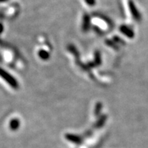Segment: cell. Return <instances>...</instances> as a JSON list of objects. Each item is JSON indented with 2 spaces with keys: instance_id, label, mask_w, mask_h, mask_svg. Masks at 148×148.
Returning a JSON list of instances; mask_svg holds the SVG:
<instances>
[{
  "instance_id": "cell-1",
  "label": "cell",
  "mask_w": 148,
  "mask_h": 148,
  "mask_svg": "<svg viewBox=\"0 0 148 148\" xmlns=\"http://www.w3.org/2000/svg\"><path fill=\"white\" fill-rule=\"evenodd\" d=\"M0 77L4 79L5 81H6V82L13 88H16L18 87L17 81L10 73H8V72L5 71V70L1 69V68H0Z\"/></svg>"
},
{
  "instance_id": "cell-2",
  "label": "cell",
  "mask_w": 148,
  "mask_h": 148,
  "mask_svg": "<svg viewBox=\"0 0 148 148\" xmlns=\"http://www.w3.org/2000/svg\"><path fill=\"white\" fill-rule=\"evenodd\" d=\"M39 56L42 59H47L49 57V53L45 51H40L39 52Z\"/></svg>"
},
{
  "instance_id": "cell-3",
  "label": "cell",
  "mask_w": 148,
  "mask_h": 148,
  "mask_svg": "<svg viewBox=\"0 0 148 148\" xmlns=\"http://www.w3.org/2000/svg\"><path fill=\"white\" fill-rule=\"evenodd\" d=\"M2 29H3V26L1 25V24H0V32L2 31Z\"/></svg>"
},
{
  "instance_id": "cell-4",
  "label": "cell",
  "mask_w": 148,
  "mask_h": 148,
  "mask_svg": "<svg viewBox=\"0 0 148 148\" xmlns=\"http://www.w3.org/2000/svg\"><path fill=\"white\" fill-rule=\"evenodd\" d=\"M6 1V0H0V1Z\"/></svg>"
}]
</instances>
